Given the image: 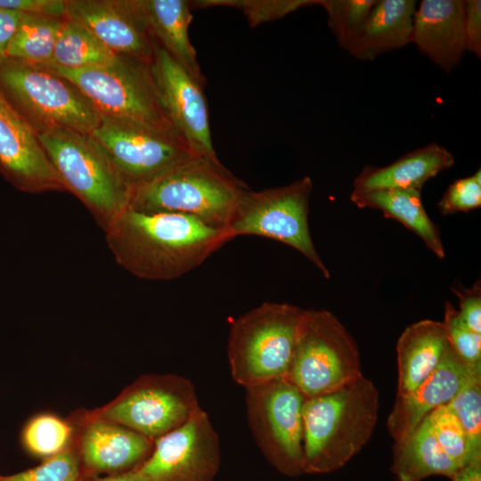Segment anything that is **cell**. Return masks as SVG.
<instances>
[{
    "instance_id": "cell-15",
    "label": "cell",
    "mask_w": 481,
    "mask_h": 481,
    "mask_svg": "<svg viewBox=\"0 0 481 481\" xmlns=\"http://www.w3.org/2000/svg\"><path fill=\"white\" fill-rule=\"evenodd\" d=\"M66 18L85 26L115 53L151 61L154 40L143 0H66Z\"/></svg>"
},
{
    "instance_id": "cell-1",
    "label": "cell",
    "mask_w": 481,
    "mask_h": 481,
    "mask_svg": "<svg viewBox=\"0 0 481 481\" xmlns=\"http://www.w3.org/2000/svg\"><path fill=\"white\" fill-rule=\"evenodd\" d=\"M104 232L116 262L133 275L151 281L181 277L232 240L225 229L194 216L129 206Z\"/></svg>"
},
{
    "instance_id": "cell-31",
    "label": "cell",
    "mask_w": 481,
    "mask_h": 481,
    "mask_svg": "<svg viewBox=\"0 0 481 481\" xmlns=\"http://www.w3.org/2000/svg\"><path fill=\"white\" fill-rule=\"evenodd\" d=\"M318 3L319 0H199L191 2V5L194 8H236L243 12L249 26L255 28Z\"/></svg>"
},
{
    "instance_id": "cell-28",
    "label": "cell",
    "mask_w": 481,
    "mask_h": 481,
    "mask_svg": "<svg viewBox=\"0 0 481 481\" xmlns=\"http://www.w3.org/2000/svg\"><path fill=\"white\" fill-rule=\"evenodd\" d=\"M377 0H319L327 24L340 47L350 52Z\"/></svg>"
},
{
    "instance_id": "cell-10",
    "label": "cell",
    "mask_w": 481,
    "mask_h": 481,
    "mask_svg": "<svg viewBox=\"0 0 481 481\" xmlns=\"http://www.w3.org/2000/svg\"><path fill=\"white\" fill-rule=\"evenodd\" d=\"M313 182L305 176L288 185L242 194L226 226L232 239L256 235L284 243L304 255L329 279L330 272L313 242L309 225V200Z\"/></svg>"
},
{
    "instance_id": "cell-29",
    "label": "cell",
    "mask_w": 481,
    "mask_h": 481,
    "mask_svg": "<svg viewBox=\"0 0 481 481\" xmlns=\"http://www.w3.org/2000/svg\"><path fill=\"white\" fill-rule=\"evenodd\" d=\"M72 426L49 414L33 418L22 433L24 447L31 454L50 458L65 450L72 442Z\"/></svg>"
},
{
    "instance_id": "cell-5",
    "label": "cell",
    "mask_w": 481,
    "mask_h": 481,
    "mask_svg": "<svg viewBox=\"0 0 481 481\" xmlns=\"http://www.w3.org/2000/svg\"><path fill=\"white\" fill-rule=\"evenodd\" d=\"M305 309L265 302L236 318L227 357L232 379L245 388L287 378Z\"/></svg>"
},
{
    "instance_id": "cell-8",
    "label": "cell",
    "mask_w": 481,
    "mask_h": 481,
    "mask_svg": "<svg viewBox=\"0 0 481 481\" xmlns=\"http://www.w3.org/2000/svg\"><path fill=\"white\" fill-rule=\"evenodd\" d=\"M192 382L176 374H145L105 405L72 419L112 421L153 442L182 425L199 407Z\"/></svg>"
},
{
    "instance_id": "cell-25",
    "label": "cell",
    "mask_w": 481,
    "mask_h": 481,
    "mask_svg": "<svg viewBox=\"0 0 481 481\" xmlns=\"http://www.w3.org/2000/svg\"><path fill=\"white\" fill-rule=\"evenodd\" d=\"M390 470L398 481H422L441 475L451 479L460 468L441 448L425 418L411 435L394 443Z\"/></svg>"
},
{
    "instance_id": "cell-17",
    "label": "cell",
    "mask_w": 481,
    "mask_h": 481,
    "mask_svg": "<svg viewBox=\"0 0 481 481\" xmlns=\"http://www.w3.org/2000/svg\"><path fill=\"white\" fill-rule=\"evenodd\" d=\"M74 442L80 477L116 475L138 469L151 455L154 442L120 424L103 420H76Z\"/></svg>"
},
{
    "instance_id": "cell-27",
    "label": "cell",
    "mask_w": 481,
    "mask_h": 481,
    "mask_svg": "<svg viewBox=\"0 0 481 481\" xmlns=\"http://www.w3.org/2000/svg\"><path fill=\"white\" fill-rule=\"evenodd\" d=\"M65 18L22 13L5 57L31 64H48Z\"/></svg>"
},
{
    "instance_id": "cell-3",
    "label": "cell",
    "mask_w": 481,
    "mask_h": 481,
    "mask_svg": "<svg viewBox=\"0 0 481 481\" xmlns=\"http://www.w3.org/2000/svg\"><path fill=\"white\" fill-rule=\"evenodd\" d=\"M248 189L218 158L195 155L134 188L129 207L189 215L225 229Z\"/></svg>"
},
{
    "instance_id": "cell-26",
    "label": "cell",
    "mask_w": 481,
    "mask_h": 481,
    "mask_svg": "<svg viewBox=\"0 0 481 481\" xmlns=\"http://www.w3.org/2000/svg\"><path fill=\"white\" fill-rule=\"evenodd\" d=\"M118 56L85 26L65 18L52 60L45 65L83 69L109 65Z\"/></svg>"
},
{
    "instance_id": "cell-13",
    "label": "cell",
    "mask_w": 481,
    "mask_h": 481,
    "mask_svg": "<svg viewBox=\"0 0 481 481\" xmlns=\"http://www.w3.org/2000/svg\"><path fill=\"white\" fill-rule=\"evenodd\" d=\"M220 465L219 436L199 406L182 425L154 441L139 469L147 481H214Z\"/></svg>"
},
{
    "instance_id": "cell-40",
    "label": "cell",
    "mask_w": 481,
    "mask_h": 481,
    "mask_svg": "<svg viewBox=\"0 0 481 481\" xmlns=\"http://www.w3.org/2000/svg\"><path fill=\"white\" fill-rule=\"evenodd\" d=\"M452 481H481V454L471 457L451 477Z\"/></svg>"
},
{
    "instance_id": "cell-19",
    "label": "cell",
    "mask_w": 481,
    "mask_h": 481,
    "mask_svg": "<svg viewBox=\"0 0 481 481\" xmlns=\"http://www.w3.org/2000/svg\"><path fill=\"white\" fill-rule=\"evenodd\" d=\"M465 0H422L417 4L412 44L446 73L466 52Z\"/></svg>"
},
{
    "instance_id": "cell-14",
    "label": "cell",
    "mask_w": 481,
    "mask_h": 481,
    "mask_svg": "<svg viewBox=\"0 0 481 481\" xmlns=\"http://www.w3.org/2000/svg\"><path fill=\"white\" fill-rule=\"evenodd\" d=\"M151 74L173 126L199 155L217 158L211 136L204 84L154 42Z\"/></svg>"
},
{
    "instance_id": "cell-4",
    "label": "cell",
    "mask_w": 481,
    "mask_h": 481,
    "mask_svg": "<svg viewBox=\"0 0 481 481\" xmlns=\"http://www.w3.org/2000/svg\"><path fill=\"white\" fill-rule=\"evenodd\" d=\"M0 92L37 135L58 130L91 135L101 121L86 95L46 65L4 57Z\"/></svg>"
},
{
    "instance_id": "cell-11",
    "label": "cell",
    "mask_w": 481,
    "mask_h": 481,
    "mask_svg": "<svg viewBox=\"0 0 481 481\" xmlns=\"http://www.w3.org/2000/svg\"><path fill=\"white\" fill-rule=\"evenodd\" d=\"M245 389L247 420L265 460L286 477L305 474L303 407L306 397L288 378Z\"/></svg>"
},
{
    "instance_id": "cell-30",
    "label": "cell",
    "mask_w": 481,
    "mask_h": 481,
    "mask_svg": "<svg viewBox=\"0 0 481 481\" xmlns=\"http://www.w3.org/2000/svg\"><path fill=\"white\" fill-rule=\"evenodd\" d=\"M466 433L470 457L481 454V370L465 381L447 404Z\"/></svg>"
},
{
    "instance_id": "cell-12",
    "label": "cell",
    "mask_w": 481,
    "mask_h": 481,
    "mask_svg": "<svg viewBox=\"0 0 481 481\" xmlns=\"http://www.w3.org/2000/svg\"><path fill=\"white\" fill-rule=\"evenodd\" d=\"M91 136L134 189L199 155L173 129L102 116Z\"/></svg>"
},
{
    "instance_id": "cell-18",
    "label": "cell",
    "mask_w": 481,
    "mask_h": 481,
    "mask_svg": "<svg viewBox=\"0 0 481 481\" xmlns=\"http://www.w3.org/2000/svg\"><path fill=\"white\" fill-rule=\"evenodd\" d=\"M451 346L435 371L411 394L397 395L387 419L394 443L406 438L435 409L447 404L472 373Z\"/></svg>"
},
{
    "instance_id": "cell-34",
    "label": "cell",
    "mask_w": 481,
    "mask_h": 481,
    "mask_svg": "<svg viewBox=\"0 0 481 481\" xmlns=\"http://www.w3.org/2000/svg\"><path fill=\"white\" fill-rule=\"evenodd\" d=\"M443 323L449 344L461 359L470 367L481 368V334L470 330L448 301Z\"/></svg>"
},
{
    "instance_id": "cell-24",
    "label": "cell",
    "mask_w": 481,
    "mask_h": 481,
    "mask_svg": "<svg viewBox=\"0 0 481 481\" xmlns=\"http://www.w3.org/2000/svg\"><path fill=\"white\" fill-rule=\"evenodd\" d=\"M418 190H378L350 194L351 201L360 208L380 210L386 217L395 219L416 233L440 259L445 256L441 233L428 216Z\"/></svg>"
},
{
    "instance_id": "cell-33",
    "label": "cell",
    "mask_w": 481,
    "mask_h": 481,
    "mask_svg": "<svg viewBox=\"0 0 481 481\" xmlns=\"http://www.w3.org/2000/svg\"><path fill=\"white\" fill-rule=\"evenodd\" d=\"M80 461L72 442L62 452L47 458L40 465L12 475H0V481H77Z\"/></svg>"
},
{
    "instance_id": "cell-9",
    "label": "cell",
    "mask_w": 481,
    "mask_h": 481,
    "mask_svg": "<svg viewBox=\"0 0 481 481\" xmlns=\"http://www.w3.org/2000/svg\"><path fill=\"white\" fill-rule=\"evenodd\" d=\"M46 66L75 84L102 116L175 130L162 105L151 62L118 54L112 63L102 67L66 69Z\"/></svg>"
},
{
    "instance_id": "cell-38",
    "label": "cell",
    "mask_w": 481,
    "mask_h": 481,
    "mask_svg": "<svg viewBox=\"0 0 481 481\" xmlns=\"http://www.w3.org/2000/svg\"><path fill=\"white\" fill-rule=\"evenodd\" d=\"M466 51L481 58V1L465 0Z\"/></svg>"
},
{
    "instance_id": "cell-32",
    "label": "cell",
    "mask_w": 481,
    "mask_h": 481,
    "mask_svg": "<svg viewBox=\"0 0 481 481\" xmlns=\"http://www.w3.org/2000/svg\"><path fill=\"white\" fill-rule=\"evenodd\" d=\"M426 418L444 452L460 467L466 463L471 458L467 436L452 409L447 404L442 405Z\"/></svg>"
},
{
    "instance_id": "cell-16",
    "label": "cell",
    "mask_w": 481,
    "mask_h": 481,
    "mask_svg": "<svg viewBox=\"0 0 481 481\" xmlns=\"http://www.w3.org/2000/svg\"><path fill=\"white\" fill-rule=\"evenodd\" d=\"M0 172L17 190L63 192L38 135L0 92Z\"/></svg>"
},
{
    "instance_id": "cell-22",
    "label": "cell",
    "mask_w": 481,
    "mask_h": 481,
    "mask_svg": "<svg viewBox=\"0 0 481 481\" xmlns=\"http://www.w3.org/2000/svg\"><path fill=\"white\" fill-rule=\"evenodd\" d=\"M416 8L414 0H377L349 53L360 61H373L412 44Z\"/></svg>"
},
{
    "instance_id": "cell-7",
    "label": "cell",
    "mask_w": 481,
    "mask_h": 481,
    "mask_svg": "<svg viewBox=\"0 0 481 481\" xmlns=\"http://www.w3.org/2000/svg\"><path fill=\"white\" fill-rule=\"evenodd\" d=\"M362 375L357 344L338 318L324 309L305 310L287 378L309 398Z\"/></svg>"
},
{
    "instance_id": "cell-36",
    "label": "cell",
    "mask_w": 481,
    "mask_h": 481,
    "mask_svg": "<svg viewBox=\"0 0 481 481\" xmlns=\"http://www.w3.org/2000/svg\"><path fill=\"white\" fill-rule=\"evenodd\" d=\"M451 290L460 301L459 315L476 333L481 334V284L478 280L471 288L453 286Z\"/></svg>"
},
{
    "instance_id": "cell-6",
    "label": "cell",
    "mask_w": 481,
    "mask_h": 481,
    "mask_svg": "<svg viewBox=\"0 0 481 481\" xmlns=\"http://www.w3.org/2000/svg\"><path fill=\"white\" fill-rule=\"evenodd\" d=\"M38 136L64 190L74 194L105 231L129 206L133 188L91 135L58 130Z\"/></svg>"
},
{
    "instance_id": "cell-41",
    "label": "cell",
    "mask_w": 481,
    "mask_h": 481,
    "mask_svg": "<svg viewBox=\"0 0 481 481\" xmlns=\"http://www.w3.org/2000/svg\"><path fill=\"white\" fill-rule=\"evenodd\" d=\"M77 481H147L142 471L138 469L134 470L108 476L80 477Z\"/></svg>"
},
{
    "instance_id": "cell-39",
    "label": "cell",
    "mask_w": 481,
    "mask_h": 481,
    "mask_svg": "<svg viewBox=\"0 0 481 481\" xmlns=\"http://www.w3.org/2000/svg\"><path fill=\"white\" fill-rule=\"evenodd\" d=\"M22 13L0 7V61L13 36Z\"/></svg>"
},
{
    "instance_id": "cell-35",
    "label": "cell",
    "mask_w": 481,
    "mask_h": 481,
    "mask_svg": "<svg viewBox=\"0 0 481 481\" xmlns=\"http://www.w3.org/2000/svg\"><path fill=\"white\" fill-rule=\"evenodd\" d=\"M481 206V169L452 183L437 203L442 215L468 212Z\"/></svg>"
},
{
    "instance_id": "cell-23",
    "label": "cell",
    "mask_w": 481,
    "mask_h": 481,
    "mask_svg": "<svg viewBox=\"0 0 481 481\" xmlns=\"http://www.w3.org/2000/svg\"><path fill=\"white\" fill-rule=\"evenodd\" d=\"M151 36L192 77L204 84L197 53L189 37L192 5L185 0H143Z\"/></svg>"
},
{
    "instance_id": "cell-37",
    "label": "cell",
    "mask_w": 481,
    "mask_h": 481,
    "mask_svg": "<svg viewBox=\"0 0 481 481\" xmlns=\"http://www.w3.org/2000/svg\"><path fill=\"white\" fill-rule=\"evenodd\" d=\"M0 7L20 13L66 18V0H0Z\"/></svg>"
},
{
    "instance_id": "cell-20",
    "label": "cell",
    "mask_w": 481,
    "mask_h": 481,
    "mask_svg": "<svg viewBox=\"0 0 481 481\" xmlns=\"http://www.w3.org/2000/svg\"><path fill=\"white\" fill-rule=\"evenodd\" d=\"M453 155L431 143L407 152L385 167L365 166L355 178L352 193L401 189L421 191L423 185L454 164Z\"/></svg>"
},
{
    "instance_id": "cell-2",
    "label": "cell",
    "mask_w": 481,
    "mask_h": 481,
    "mask_svg": "<svg viewBox=\"0 0 481 481\" xmlns=\"http://www.w3.org/2000/svg\"><path fill=\"white\" fill-rule=\"evenodd\" d=\"M379 391L362 375L333 392L306 398L303 407L305 474L338 470L370 440Z\"/></svg>"
},
{
    "instance_id": "cell-21",
    "label": "cell",
    "mask_w": 481,
    "mask_h": 481,
    "mask_svg": "<svg viewBox=\"0 0 481 481\" xmlns=\"http://www.w3.org/2000/svg\"><path fill=\"white\" fill-rule=\"evenodd\" d=\"M449 346L443 322L421 320L406 327L396 345L397 395L413 392L435 371Z\"/></svg>"
}]
</instances>
